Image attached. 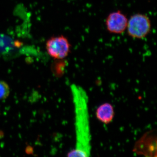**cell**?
<instances>
[{
  "label": "cell",
  "instance_id": "cell-1",
  "mask_svg": "<svg viewBox=\"0 0 157 157\" xmlns=\"http://www.w3.org/2000/svg\"><path fill=\"white\" fill-rule=\"evenodd\" d=\"M74 104L76 144L74 148L68 153V157H88L92 151V135L89 103L86 91L78 85H71Z\"/></svg>",
  "mask_w": 157,
  "mask_h": 157
},
{
  "label": "cell",
  "instance_id": "cell-2",
  "mask_svg": "<svg viewBox=\"0 0 157 157\" xmlns=\"http://www.w3.org/2000/svg\"><path fill=\"white\" fill-rule=\"evenodd\" d=\"M151 27V22L148 16L144 14H136L128 20L126 30L130 36L142 39L149 33Z\"/></svg>",
  "mask_w": 157,
  "mask_h": 157
},
{
  "label": "cell",
  "instance_id": "cell-3",
  "mask_svg": "<svg viewBox=\"0 0 157 157\" xmlns=\"http://www.w3.org/2000/svg\"><path fill=\"white\" fill-rule=\"evenodd\" d=\"M46 48L52 57L56 59H63L70 53L71 45L66 37L58 36L48 39L46 42Z\"/></svg>",
  "mask_w": 157,
  "mask_h": 157
},
{
  "label": "cell",
  "instance_id": "cell-4",
  "mask_svg": "<svg viewBox=\"0 0 157 157\" xmlns=\"http://www.w3.org/2000/svg\"><path fill=\"white\" fill-rule=\"evenodd\" d=\"M128 19L121 11L112 12L106 20V26L108 32L111 33H123L126 30Z\"/></svg>",
  "mask_w": 157,
  "mask_h": 157
},
{
  "label": "cell",
  "instance_id": "cell-5",
  "mask_svg": "<svg viewBox=\"0 0 157 157\" xmlns=\"http://www.w3.org/2000/svg\"><path fill=\"white\" fill-rule=\"evenodd\" d=\"M96 114L100 121L102 123L108 124L112 121L114 118V109L111 104L104 103L98 107Z\"/></svg>",
  "mask_w": 157,
  "mask_h": 157
},
{
  "label": "cell",
  "instance_id": "cell-6",
  "mask_svg": "<svg viewBox=\"0 0 157 157\" xmlns=\"http://www.w3.org/2000/svg\"><path fill=\"white\" fill-rule=\"evenodd\" d=\"M10 89L5 82L0 81V100L6 99L9 96Z\"/></svg>",
  "mask_w": 157,
  "mask_h": 157
}]
</instances>
